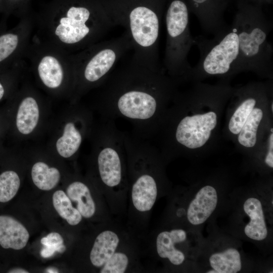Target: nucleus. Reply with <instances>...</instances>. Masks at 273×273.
<instances>
[{"label":"nucleus","instance_id":"obj_7","mask_svg":"<svg viewBox=\"0 0 273 273\" xmlns=\"http://www.w3.org/2000/svg\"><path fill=\"white\" fill-rule=\"evenodd\" d=\"M114 26L108 14L94 17L87 8L72 6L61 18L55 34L62 42L74 44L103 36Z\"/></svg>","mask_w":273,"mask_h":273},{"label":"nucleus","instance_id":"obj_6","mask_svg":"<svg viewBox=\"0 0 273 273\" xmlns=\"http://www.w3.org/2000/svg\"><path fill=\"white\" fill-rule=\"evenodd\" d=\"M166 41L163 69L170 77L180 84L190 81L192 67L188 55L194 38L189 26V11L183 0H172L165 15Z\"/></svg>","mask_w":273,"mask_h":273},{"label":"nucleus","instance_id":"obj_5","mask_svg":"<svg viewBox=\"0 0 273 273\" xmlns=\"http://www.w3.org/2000/svg\"><path fill=\"white\" fill-rule=\"evenodd\" d=\"M195 44L199 49L200 59L192 67L189 81H202L211 77L231 80L240 73L239 38L233 22L211 39L197 36Z\"/></svg>","mask_w":273,"mask_h":273},{"label":"nucleus","instance_id":"obj_3","mask_svg":"<svg viewBox=\"0 0 273 273\" xmlns=\"http://www.w3.org/2000/svg\"><path fill=\"white\" fill-rule=\"evenodd\" d=\"M273 80L236 87L225 111L222 134L237 150L254 155L272 124Z\"/></svg>","mask_w":273,"mask_h":273},{"label":"nucleus","instance_id":"obj_27","mask_svg":"<svg viewBox=\"0 0 273 273\" xmlns=\"http://www.w3.org/2000/svg\"><path fill=\"white\" fill-rule=\"evenodd\" d=\"M4 94V89L2 84L0 83V100L3 97Z\"/></svg>","mask_w":273,"mask_h":273},{"label":"nucleus","instance_id":"obj_22","mask_svg":"<svg viewBox=\"0 0 273 273\" xmlns=\"http://www.w3.org/2000/svg\"><path fill=\"white\" fill-rule=\"evenodd\" d=\"M44 246L40 251V255L43 258H49L55 252L63 253L66 250L62 237L58 233L52 232L40 240Z\"/></svg>","mask_w":273,"mask_h":273},{"label":"nucleus","instance_id":"obj_18","mask_svg":"<svg viewBox=\"0 0 273 273\" xmlns=\"http://www.w3.org/2000/svg\"><path fill=\"white\" fill-rule=\"evenodd\" d=\"M211 267L217 273H236L242 267L240 255L234 248L212 254L209 258Z\"/></svg>","mask_w":273,"mask_h":273},{"label":"nucleus","instance_id":"obj_2","mask_svg":"<svg viewBox=\"0 0 273 273\" xmlns=\"http://www.w3.org/2000/svg\"><path fill=\"white\" fill-rule=\"evenodd\" d=\"M103 84L100 109L104 118L128 121L133 134L148 140L157 133L181 84L163 67L153 70L131 58L116 66Z\"/></svg>","mask_w":273,"mask_h":273},{"label":"nucleus","instance_id":"obj_12","mask_svg":"<svg viewBox=\"0 0 273 273\" xmlns=\"http://www.w3.org/2000/svg\"><path fill=\"white\" fill-rule=\"evenodd\" d=\"M243 208L250 219L244 229L246 235L253 240H264L267 237V231L261 203L257 198H249L245 201Z\"/></svg>","mask_w":273,"mask_h":273},{"label":"nucleus","instance_id":"obj_10","mask_svg":"<svg viewBox=\"0 0 273 273\" xmlns=\"http://www.w3.org/2000/svg\"><path fill=\"white\" fill-rule=\"evenodd\" d=\"M29 238L27 230L21 222L11 216L0 215V245L3 248L22 249Z\"/></svg>","mask_w":273,"mask_h":273},{"label":"nucleus","instance_id":"obj_9","mask_svg":"<svg viewBox=\"0 0 273 273\" xmlns=\"http://www.w3.org/2000/svg\"><path fill=\"white\" fill-rule=\"evenodd\" d=\"M215 189L210 185L202 187L190 203L187 211V218L194 225L204 222L215 210L217 203Z\"/></svg>","mask_w":273,"mask_h":273},{"label":"nucleus","instance_id":"obj_1","mask_svg":"<svg viewBox=\"0 0 273 273\" xmlns=\"http://www.w3.org/2000/svg\"><path fill=\"white\" fill-rule=\"evenodd\" d=\"M230 81L214 84L192 82L177 90L156 136L162 157L214 150L218 145L228 103L234 90Z\"/></svg>","mask_w":273,"mask_h":273},{"label":"nucleus","instance_id":"obj_20","mask_svg":"<svg viewBox=\"0 0 273 273\" xmlns=\"http://www.w3.org/2000/svg\"><path fill=\"white\" fill-rule=\"evenodd\" d=\"M53 204L59 215L70 225H76L81 221L82 216L64 191L58 190L54 193Z\"/></svg>","mask_w":273,"mask_h":273},{"label":"nucleus","instance_id":"obj_4","mask_svg":"<svg viewBox=\"0 0 273 273\" xmlns=\"http://www.w3.org/2000/svg\"><path fill=\"white\" fill-rule=\"evenodd\" d=\"M239 38V72H253L273 79V48L268 40L272 22L258 10L242 8L233 22Z\"/></svg>","mask_w":273,"mask_h":273},{"label":"nucleus","instance_id":"obj_19","mask_svg":"<svg viewBox=\"0 0 273 273\" xmlns=\"http://www.w3.org/2000/svg\"><path fill=\"white\" fill-rule=\"evenodd\" d=\"M31 177L34 184L39 189L49 191L59 182L60 173L55 167H49L44 162L35 163L31 169Z\"/></svg>","mask_w":273,"mask_h":273},{"label":"nucleus","instance_id":"obj_16","mask_svg":"<svg viewBox=\"0 0 273 273\" xmlns=\"http://www.w3.org/2000/svg\"><path fill=\"white\" fill-rule=\"evenodd\" d=\"M83 140V134L72 121L67 123L64 128L63 135L57 141L56 149L64 158H69L78 150Z\"/></svg>","mask_w":273,"mask_h":273},{"label":"nucleus","instance_id":"obj_23","mask_svg":"<svg viewBox=\"0 0 273 273\" xmlns=\"http://www.w3.org/2000/svg\"><path fill=\"white\" fill-rule=\"evenodd\" d=\"M127 255L122 252H115L110 259L101 267V273H123L128 264Z\"/></svg>","mask_w":273,"mask_h":273},{"label":"nucleus","instance_id":"obj_13","mask_svg":"<svg viewBox=\"0 0 273 273\" xmlns=\"http://www.w3.org/2000/svg\"><path fill=\"white\" fill-rule=\"evenodd\" d=\"M119 243L118 235L114 232L106 230L96 238L90 253V260L97 267H102L116 252Z\"/></svg>","mask_w":273,"mask_h":273},{"label":"nucleus","instance_id":"obj_17","mask_svg":"<svg viewBox=\"0 0 273 273\" xmlns=\"http://www.w3.org/2000/svg\"><path fill=\"white\" fill-rule=\"evenodd\" d=\"M38 72L41 81L49 88H57L62 82V67L58 60L52 56H46L41 59Z\"/></svg>","mask_w":273,"mask_h":273},{"label":"nucleus","instance_id":"obj_14","mask_svg":"<svg viewBox=\"0 0 273 273\" xmlns=\"http://www.w3.org/2000/svg\"><path fill=\"white\" fill-rule=\"evenodd\" d=\"M70 200L76 204V209L81 216L92 217L96 211V205L88 187L82 182L76 181L69 185L66 190Z\"/></svg>","mask_w":273,"mask_h":273},{"label":"nucleus","instance_id":"obj_21","mask_svg":"<svg viewBox=\"0 0 273 273\" xmlns=\"http://www.w3.org/2000/svg\"><path fill=\"white\" fill-rule=\"evenodd\" d=\"M20 185L18 174L12 170L6 171L0 174V202H7L17 194Z\"/></svg>","mask_w":273,"mask_h":273},{"label":"nucleus","instance_id":"obj_25","mask_svg":"<svg viewBox=\"0 0 273 273\" xmlns=\"http://www.w3.org/2000/svg\"><path fill=\"white\" fill-rule=\"evenodd\" d=\"M18 43V37L12 33L0 36V62L10 56L16 50Z\"/></svg>","mask_w":273,"mask_h":273},{"label":"nucleus","instance_id":"obj_8","mask_svg":"<svg viewBox=\"0 0 273 273\" xmlns=\"http://www.w3.org/2000/svg\"><path fill=\"white\" fill-rule=\"evenodd\" d=\"M131 49V40L126 31L121 36L101 43L86 57L82 64V81L86 84L103 83L120 59Z\"/></svg>","mask_w":273,"mask_h":273},{"label":"nucleus","instance_id":"obj_15","mask_svg":"<svg viewBox=\"0 0 273 273\" xmlns=\"http://www.w3.org/2000/svg\"><path fill=\"white\" fill-rule=\"evenodd\" d=\"M39 109L36 101L32 97L25 98L20 103L17 114L16 126L22 134L30 133L36 126Z\"/></svg>","mask_w":273,"mask_h":273},{"label":"nucleus","instance_id":"obj_24","mask_svg":"<svg viewBox=\"0 0 273 273\" xmlns=\"http://www.w3.org/2000/svg\"><path fill=\"white\" fill-rule=\"evenodd\" d=\"M210 0H191L195 13L204 31L213 34V30L207 4Z\"/></svg>","mask_w":273,"mask_h":273},{"label":"nucleus","instance_id":"obj_11","mask_svg":"<svg viewBox=\"0 0 273 273\" xmlns=\"http://www.w3.org/2000/svg\"><path fill=\"white\" fill-rule=\"evenodd\" d=\"M186 238V233L182 229L161 232L156 239L158 254L161 258H168L173 264H181L185 260V255L175 248V244L185 241Z\"/></svg>","mask_w":273,"mask_h":273},{"label":"nucleus","instance_id":"obj_26","mask_svg":"<svg viewBox=\"0 0 273 273\" xmlns=\"http://www.w3.org/2000/svg\"><path fill=\"white\" fill-rule=\"evenodd\" d=\"M8 272L10 273H28L29 272L25 269L20 268H15L10 270Z\"/></svg>","mask_w":273,"mask_h":273}]
</instances>
